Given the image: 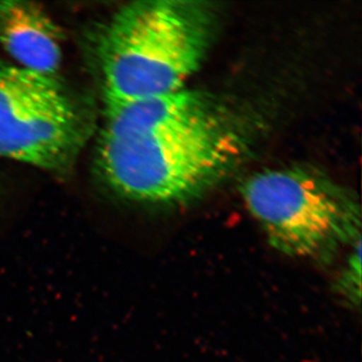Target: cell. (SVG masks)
<instances>
[{"instance_id":"obj_1","label":"cell","mask_w":362,"mask_h":362,"mask_svg":"<svg viewBox=\"0 0 362 362\" xmlns=\"http://www.w3.org/2000/svg\"><path fill=\"white\" fill-rule=\"evenodd\" d=\"M218 18L206 1L141 0L122 7L100 39L106 106L183 89L209 54Z\"/></svg>"},{"instance_id":"obj_2","label":"cell","mask_w":362,"mask_h":362,"mask_svg":"<svg viewBox=\"0 0 362 362\" xmlns=\"http://www.w3.org/2000/svg\"><path fill=\"white\" fill-rule=\"evenodd\" d=\"M242 153L225 122L180 132L103 130L99 166L112 189L132 202L180 204L206 192Z\"/></svg>"},{"instance_id":"obj_3","label":"cell","mask_w":362,"mask_h":362,"mask_svg":"<svg viewBox=\"0 0 362 362\" xmlns=\"http://www.w3.org/2000/svg\"><path fill=\"white\" fill-rule=\"evenodd\" d=\"M243 197L276 250L298 258L329 259L361 235V209L346 189L313 169L252 176Z\"/></svg>"},{"instance_id":"obj_4","label":"cell","mask_w":362,"mask_h":362,"mask_svg":"<svg viewBox=\"0 0 362 362\" xmlns=\"http://www.w3.org/2000/svg\"><path fill=\"white\" fill-rule=\"evenodd\" d=\"M82 138L80 111L54 77L0 65V157L58 169Z\"/></svg>"},{"instance_id":"obj_5","label":"cell","mask_w":362,"mask_h":362,"mask_svg":"<svg viewBox=\"0 0 362 362\" xmlns=\"http://www.w3.org/2000/svg\"><path fill=\"white\" fill-rule=\"evenodd\" d=\"M223 123L214 100L183 89L129 103L106 106L104 130L112 132H180Z\"/></svg>"},{"instance_id":"obj_6","label":"cell","mask_w":362,"mask_h":362,"mask_svg":"<svg viewBox=\"0 0 362 362\" xmlns=\"http://www.w3.org/2000/svg\"><path fill=\"white\" fill-rule=\"evenodd\" d=\"M0 44L25 70L54 77L61 66L59 30L33 2L0 1Z\"/></svg>"},{"instance_id":"obj_7","label":"cell","mask_w":362,"mask_h":362,"mask_svg":"<svg viewBox=\"0 0 362 362\" xmlns=\"http://www.w3.org/2000/svg\"><path fill=\"white\" fill-rule=\"evenodd\" d=\"M354 249L338 279V292L349 304L359 306L361 301V238L354 243Z\"/></svg>"}]
</instances>
